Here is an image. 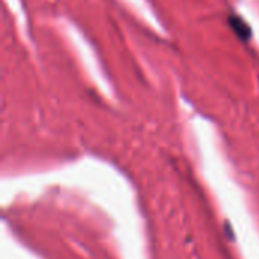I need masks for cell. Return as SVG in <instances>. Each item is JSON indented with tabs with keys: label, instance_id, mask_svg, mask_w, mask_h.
<instances>
[{
	"label": "cell",
	"instance_id": "1",
	"mask_svg": "<svg viewBox=\"0 0 259 259\" xmlns=\"http://www.w3.org/2000/svg\"><path fill=\"white\" fill-rule=\"evenodd\" d=\"M228 23L231 26V29L235 32V35L243 39V41H250L252 38V27L247 24L246 20H243L240 15L237 14H231L229 18H228Z\"/></svg>",
	"mask_w": 259,
	"mask_h": 259
}]
</instances>
